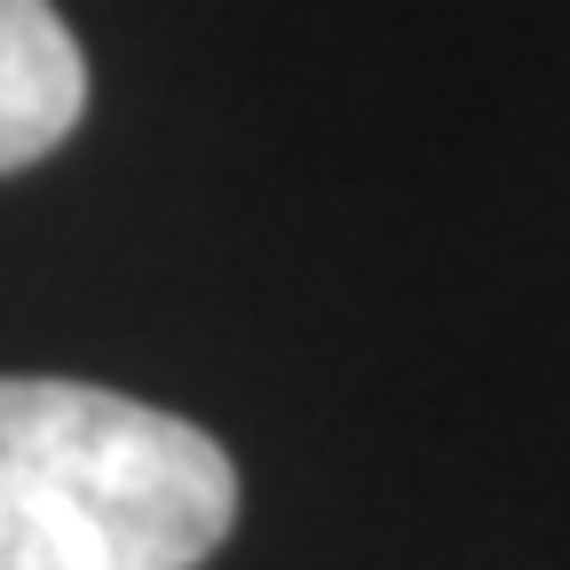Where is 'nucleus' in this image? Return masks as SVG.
<instances>
[{"instance_id":"f03ea898","label":"nucleus","mask_w":570,"mask_h":570,"mask_svg":"<svg viewBox=\"0 0 570 570\" xmlns=\"http://www.w3.org/2000/svg\"><path fill=\"white\" fill-rule=\"evenodd\" d=\"M88 56L48 0H0V175L48 159L80 127Z\"/></svg>"},{"instance_id":"f257e3e1","label":"nucleus","mask_w":570,"mask_h":570,"mask_svg":"<svg viewBox=\"0 0 570 570\" xmlns=\"http://www.w3.org/2000/svg\"><path fill=\"white\" fill-rule=\"evenodd\" d=\"M230 515L206 428L88 381H0V570H198Z\"/></svg>"}]
</instances>
